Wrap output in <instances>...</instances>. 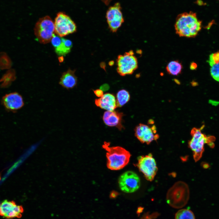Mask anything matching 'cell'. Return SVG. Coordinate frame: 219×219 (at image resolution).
<instances>
[{
    "mask_svg": "<svg viewBox=\"0 0 219 219\" xmlns=\"http://www.w3.org/2000/svg\"><path fill=\"white\" fill-rule=\"evenodd\" d=\"M135 135L137 138L142 143L149 144L154 140H156L159 137L156 134L155 127H150L148 126L140 123L134 129Z\"/></svg>",
    "mask_w": 219,
    "mask_h": 219,
    "instance_id": "cell-11",
    "label": "cell"
},
{
    "mask_svg": "<svg viewBox=\"0 0 219 219\" xmlns=\"http://www.w3.org/2000/svg\"><path fill=\"white\" fill-rule=\"evenodd\" d=\"M75 70L69 69L63 73L60 78L59 84L68 89L75 87L77 83V78L75 75Z\"/></svg>",
    "mask_w": 219,
    "mask_h": 219,
    "instance_id": "cell-16",
    "label": "cell"
},
{
    "mask_svg": "<svg viewBox=\"0 0 219 219\" xmlns=\"http://www.w3.org/2000/svg\"><path fill=\"white\" fill-rule=\"evenodd\" d=\"M113 62V61L110 62L109 63V65H112L113 64V63H114L113 62Z\"/></svg>",
    "mask_w": 219,
    "mask_h": 219,
    "instance_id": "cell-30",
    "label": "cell"
},
{
    "mask_svg": "<svg viewBox=\"0 0 219 219\" xmlns=\"http://www.w3.org/2000/svg\"><path fill=\"white\" fill-rule=\"evenodd\" d=\"M72 46V43L70 40L62 38L60 43L54 48L55 50L58 55L64 56L71 51Z\"/></svg>",
    "mask_w": 219,
    "mask_h": 219,
    "instance_id": "cell-18",
    "label": "cell"
},
{
    "mask_svg": "<svg viewBox=\"0 0 219 219\" xmlns=\"http://www.w3.org/2000/svg\"><path fill=\"white\" fill-rule=\"evenodd\" d=\"M210 66V73L212 78L219 82V52L211 54L207 61Z\"/></svg>",
    "mask_w": 219,
    "mask_h": 219,
    "instance_id": "cell-17",
    "label": "cell"
},
{
    "mask_svg": "<svg viewBox=\"0 0 219 219\" xmlns=\"http://www.w3.org/2000/svg\"><path fill=\"white\" fill-rule=\"evenodd\" d=\"M12 62L10 57L5 52H0V69H9L11 68Z\"/></svg>",
    "mask_w": 219,
    "mask_h": 219,
    "instance_id": "cell-22",
    "label": "cell"
},
{
    "mask_svg": "<svg viewBox=\"0 0 219 219\" xmlns=\"http://www.w3.org/2000/svg\"><path fill=\"white\" fill-rule=\"evenodd\" d=\"M143 209V207H138L136 212L138 216H139L140 214L142 212Z\"/></svg>",
    "mask_w": 219,
    "mask_h": 219,
    "instance_id": "cell-27",
    "label": "cell"
},
{
    "mask_svg": "<svg viewBox=\"0 0 219 219\" xmlns=\"http://www.w3.org/2000/svg\"><path fill=\"white\" fill-rule=\"evenodd\" d=\"M183 68L182 64L178 60L172 61L167 65L166 69L170 75H177L181 72Z\"/></svg>",
    "mask_w": 219,
    "mask_h": 219,
    "instance_id": "cell-19",
    "label": "cell"
},
{
    "mask_svg": "<svg viewBox=\"0 0 219 219\" xmlns=\"http://www.w3.org/2000/svg\"><path fill=\"white\" fill-rule=\"evenodd\" d=\"M2 102L6 109L13 112L20 109L24 105L22 97L17 92L5 94L2 98Z\"/></svg>",
    "mask_w": 219,
    "mask_h": 219,
    "instance_id": "cell-12",
    "label": "cell"
},
{
    "mask_svg": "<svg viewBox=\"0 0 219 219\" xmlns=\"http://www.w3.org/2000/svg\"><path fill=\"white\" fill-rule=\"evenodd\" d=\"M196 67V65L194 63H192L191 64L190 68L191 70H194Z\"/></svg>",
    "mask_w": 219,
    "mask_h": 219,
    "instance_id": "cell-29",
    "label": "cell"
},
{
    "mask_svg": "<svg viewBox=\"0 0 219 219\" xmlns=\"http://www.w3.org/2000/svg\"><path fill=\"white\" fill-rule=\"evenodd\" d=\"M201 129L194 127L192 129L190 134L192 138L188 143L189 147L193 151L195 162L201 158L204 151L205 144H208L212 147L214 146L213 141L215 140L214 137L207 136L203 134Z\"/></svg>",
    "mask_w": 219,
    "mask_h": 219,
    "instance_id": "cell-4",
    "label": "cell"
},
{
    "mask_svg": "<svg viewBox=\"0 0 219 219\" xmlns=\"http://www.w3.org/2000/svg\"><path fill=\"white\" fill-rule=\"evenodd\" d=\"M95 104L97 106L109 111H114L117 107L115 96L109 93H105L95 99Z\"/></svg>",
    "mask_w": 219,
    "mask_h": 219,
    "instance_id": "cell-15",
    "label": "cell"
},
{
    "mask_svg": "<svg viewBox=\"0 0 219 219\" xmlns=\"http://www.w3.org/2000/svg\"><path fill=\"white\" fill-rule=\"evenodd\" d=\"M136 166L147 180L151 181L153 180L157 172L158 168L151 154L139 156Z\"/></svg>",
    "mask_w": 219,
    "mask_h": 219,
    "instance_id": "cell-8",
    "label": "cell"
},
{
    "mask_svg": "<svg viewBox=\"0 0 219 219\" xmlns=\"http://www.w3.org/2000/svg\"><path fill=\"white\" fill-rule=\"evenodd\" d=\"M23 211L22 206L13 201L4 200L0 205V215L8 218L20 217Z\"/></svg>",
    "mask_w": 219,
    "mask_h": 219,
    "instance_id": "cell-13",
    "label": "cell"
},
{
    "mask_svg": "<svg viewBox=\"0 0 219 219\" xmlns=\"http://www.w3.org/2000/svg\"><path fill=\"white\" fill-rule=\"evenodd\" d=\"M122 113L113 111H107L103 115V119L105 124L109 127H116L120 130L124 129L122 124Z\"/></svg>",
    "mask_w": 219,
    "mask_h": 219,
    "instance_id": "cell-14",
    "label": "cell"
},
{
    "mask_svg": "<svg viewBox=\"0 0 219 219\" xmlns=\"http://www.w3.org/2000/svg\"><path fill=\"white\" fill-rule=\"evenodd\" d=\"M158 215V213H154L151 215H150L148 213L144 214L141 219H152L156 218Z\"/></svg>",
    "mask_w": 219,
    "mask_h": 219,
    "instance_id": "cell-24",
    "label": "cell"
},
{
    "mask_svg": "<svg viewBox=\"0 0 219 219\" xmlns=\"http://www.w3.org/2000/svg\"><path fill=\"white\" fill-rule=\"evenodd\" d=\"M106 17L110 31L113 33L116 32L124 22L120 3L116 2L109 8L106 13Z\"/></svg>",
    "mask_w": 219,
    "mask_h": 219,
    "instance_id": "cell-9",
    "label": "cell"
},
{
    "mask_svg": "<svg viewBox=\"0 0 219 219\" xmlns=\"http://www.w3.org/2000/svg\"><path fill=\"white\" fill-rule=\"evenodd\" d=\"M55 33L54 23L49 16L40 18L34 28L35 36L38 41L43 44L50 42Z\"/></svg>",
    "mask_w": 219,
    "mask_h": 219,
    "instance_id": "cell-5",
    "label": "cell"
},
{
    "mask_svg": "<svg viewBox=\"0 0 219 219\" xmlns=\"http://www.w3.org/2000/svg\"><path fill=\"white\" fill-rule=\"evenodd\" d=\"M189 196L188 185L185 182L179 181L175 183L169 190L166 195V200L171 207L180 208L187 204Z\"/></svg>",
    "mask_w": 219,
    "mask_h": 219,
    "instance_id": "cell-3",
    "label": "cell"
},
{
    "mask_svg": "<svg viewBox=\"0 0 219 219\" xmlns=\"http://www.w3.org/2000/svg\"><path fill=\"white\" fill-rule=\"evenodd\" d=\"M120 189L127 193H132L137 190L140 185V179L137 175L131 171L126 172L121 175L118 180Z\"/></svg>",
    "mask_w": 219,
    "mask_h": 219,
    "instance_id": "cell-10",
    "label": "cell"
},
{
    "mask_svg": "<svg viewBox=\"0 0 219 219\" xmlns=\"http://www.w3.org/2000/svg\"><path fill=\"white\" fill-rule=\"evenodd\" d=\"M108 88H109V86L107 85H102L101 88V89L102 91H105L107 90Z\"/></svg>",
    "mask_w": 219,
    "mask_h": 219,
    "instance_id": "cell-28",
    "label": "cell"
},
{
    "mask_svg": "<svg viewBox=\"0 0 219 219\" xmlns=\"http://www.w3.org/2000/svg\"><path fill=\"white\" fill-rule=\"evenodd\" d=\"M118 194H119L115 192H113L111 193L110 195V197L111 198H115Z\"/></svg>",
    "mask_w": 219,
    "mask_h": 219,
    "instance_id": "cell-26",
    "label": "cell"
},
{
    "mask_svg": "<svg viewBox=\"0 0 219 219\" xmlns=\"http://www.w3.org/2000/svg\"><path fill=\"white\" fill-rule=\"evenodd\" d=\"M116 64L117 71L121 76L132 74L138 67L137 59L132 50L119 55Z\"/></svg>",
    "mask_w": 219,
    "mask_h": 219,
    "instance_id": "cell-6",
    "label": "cell"
},
{
    "mask_svg": "<svg viewBox=\"0 0 219 219\" xmlns=\"http://www.w3.org/2000/svg\"><path fill=\"white\" fill-rule=\"evenodd\" d=\"M175 219H195L193 213L187 209L179 210L176 213Z\"/></svg>",
    "mask_w": 219,
    "mask_h": 219,
    "instance_id": "cell-23",
    "label": "cell"
},
{
    "mask_svg": "<svg viewBox=\"0 0 219 219\" xmlns=\"http://www.w3.org/2000/svg\"></svg>",
    "mask_w": 219,
    "mask_h": 219,
    "instance_id": "cell-32",
    "label": "cell"
},
{
    "mask_svg": "<svg viewBox=\"0 0 219 219\" xmlns=\"http://www.w3.org/2000/svg\"><path fill=\"white\" fill-rule=\"evenodd\" d=\"M202 22L196 13L192 12L179 15L174 25L176 33L180 37L193 38L196 36L201 29Z\"/></svg>",
    "mask_w": 219,
    "mask_h": 219,
    "instance_id": "cell-1",
    "label": "cell"
},
{
    "mask_svg": "<svg viewBox=\"0 0 219 219\" xmlns=\"http://www.w3.org/2000/svg\"><path fill=\"white\" fill-rule=\"evenodd\" d=\"M102 147L106 151L107 166L111 170L123 169L128 163L131 155L124 148L120 146L110 147L109 143L104 142Z\"/></svg>",
    "mask_w": 219,
    "mask_h": 219,
    "instance_id": "cell-2",
    "label": "cell"
},
{
    "mask_svg": "<svg viewBox=\"0 0 219 219\" xmlns=\"http://www.w3.org/2000/svg\"></svg>",
    "mask_w": 219,
    "mask_h": 219,
    "instance_id": "cell-31",
    "label": "cell"
},
{
    "mask_svg": "<svg viewBox=\"0 0 219 219\" xmlns=\"http://www.w3.org/2000/svg\"><path fill=\"white\" fill-rule=\"evenodd\" d=\"M54 24L55 33L61 37L73 33L77 30V26L74 22L63 12H59L57 14Z\"/></svg>",
    "mask_w": 219,
    "mask_h": 219,
    "instance_id": "cell-7",
    "label": "cell"
},
{
    "mask_svg": "<svg viewBox=\"0 0 219 219\" xmlns=\"http://www.w3.org/2000/svg\"><path fill=\"white\" fill-rule=\"evenodd\" d=\"M95 95L98 97H101L103 95V91L101 89H96L93 91Z\"/></svg>",
    "mask_w": 219,
    "mask_h": 219,
    "instance_id": "cell-25",
    "label": "cell"
},
{
    "mask_svg": "<svg viewBox=\"0 0 219 219\" xmlns=\"http://www.w3.org/2000/svg\"><path fill=\"white\" fill-rule=\"evenodd\" d=\"M116 97L117 107H121L129 101L130 96L127 91L125 89H122L117 92Z\"/></svg>",
    "mask_w": 219,
    "mask_h": 219,
    "instance_id": "cell-21",
    "label": "cell"
},
{
    "mask_svg": "<svg viewBox=\"0 0 219 219\" xmlns=\"http://www.w3.org/2000/svg\"><path fill=\"white\" fill-rule=\"evenodd\" d=\"M16 78L15 70L12 69H9L0 79L1 86L2 87H7L9 86Z\"/></svg>",
    "mask_w": 219,
    "mask_h": 219,
    "instance_id": "cell-20",
    "label": "cell"
}]
</instances>
